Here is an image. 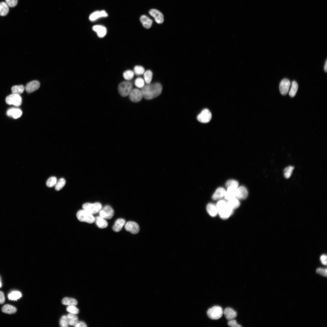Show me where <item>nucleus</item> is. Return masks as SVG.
Instances as JSON below:
<instances>
[{
  "instance_id": "obj_37",
  "label": "nucleus",
  "mask_w": 327,
  "mask_h": 327,
  "mask_svg": "<svg viewBox=\"0 0 327 327\" xmlns=\"http://www.w3.org/2000/svg\"><path fill=\"white\" fill-rule=\"evenodd\" d=\"M134 75V73L133 71L130 70H128L124 72L123 74L124 78L126 80H130L133 78Z\"/></svg>"
},
{
  "instance_id": "obj_6",
  "label": "nucleus",
  "mask_w": 327,
  "mask_h": 327,
  "mask_svg": "<svg viewBox=\"0 0 327 327\" xmlns=\"http://www.w3.org/2000/svg\"><path fill=\"white\" fill-rule=\"evenodd\" d=\"M118 90L119 93L121 96H127L132 90V84L128 81H123L119 84Z\"/></svg>"
},
{
  "instance_id": "obj_31",
  "label": "nucleus",
  "mask_w": 327,
  "mask_h": 327,
  "mask_svg": "<svg viewBox=\"0 0 327 327\" xmlns=\"http://www.w3.org/2000/svg\"><path fill=\"white\" fill-rule=\"evenodd\" d=\"M62 303L63 305H65L75 306L77 304V300L68 297H65L62 300Z\"/></svg>"
},
{
  "instance_id": "obj_43",
  "label": "nucleus",
  "mask_w": 327,
  "mask_h": 327,
  "mask_svg": "<svg viewBox=\"0 0 327 327\" xmlns=\"http://www.w3.org/2000/svg\"><path fill=\"white\" fill-rule=\"evenodd\" d=\"M66 310L70 313L75 314H78L79 312L78 309L74 305L68 306Z\"/></svg>"
},
{
  "instance_id": "obj_33",
  "label": "nucleus",
  "mask_w": 327,
  "mask_h": 327,
  "mask_svg": "<svg viewBox=\"0 0 327 327\" xmlns=\"http://www.w3.org/2000/svg\"><path fill=\"white\" fill-rule=\"evenodd\" d=\"M298 86L297 83L295 81H293L292 83L291 88L289 92V95L292 97H293L296 95L298 89Z\"/></svg>"
},
{
  "instance_id": "obj_50",
  "label": "nucleus",
  "mask_w": 327,
  "mask_h": 327,
  "mask_svg": "<svg viewBox=\"0 0 327 327\" xmlns=\"http://www.w3.org/2000/svg\"><path fill=\"white\" fill-rule=\"evenodd\" d=\"M324 70L326 72H327V61H326L325 66H324Z\"/></svg>"
},
{
  "instance_id": "obj_26",
  "label": "nucleus",
  "mask_w": 327,
  "mask_h": 327,
  "mask_svg": "<svg viewBox=\"0 0 327 327\" xmlns=\"http://www.w3.org/2000/svg\"><path fill=\"white\" fill-rule=\"evenodd\" d=\"M17 310L15 307L9 304L5 305L2 308V311L3 312L9 314H14Z\"/></svg>"
},
{
  "instance_id": "obj_34",
  "label": "nucleus",
  "mask_w": 327,
  "mask_h": 327,
  "mask_svg": "<svg viewBox=\"0 0 327 327\" xmlns=\"http://www.w3.org/2000/svg\"><path fill=\"white\" fill-rule=\"evenodd\" d=\"M21 297V293L18 291H12L8 295V298L10 300H16Z\"/></svg>"
},
{
  "instance_id": "obj_27",
  "label": "nucleus",
  "mask_w": 327,
  "mask_h": 327,
  "mask_svg": "<svg viewBox=\"0 0 327 327\" xmlns=\"http://www.w3.org/2000/svg\"><path fill=\"white\" fill-rule=\"evenodd\" d=\"M67 316L69 325L75 326L79 322L78 317L75 314L69 313Z\"/></svg>"
},
{
  "instance_id": "obj_12",
  "label": "nucleus",
  "mask_w": 327,
  "mask_h": 327,
  "mask_svg": "<svg viewBox=\"0 0 327 327\" xmlns=\"http://www.w3.org/2000/svg\"><path fill=\"white\" fill-rule=\"evenodd\" d=\"M149 14L154 19L156 22L158 24H161L164 21V17L163 14L159 10L153 9L149 11Z\"/></svg>"
},
{
  "instance_id": "obj_14",
  "label": "nucleus",
  "mask_w": 327,
  "mask_h": 327,
  "mask_svg": "<svg viewBox=\"0 0 327 327\" xmlns=\"http://www.w3.org/2000/svg\"><path fill=\"white\" fill-rule=\"evenodd\" d=\"M40 86V83L38 81L35 80L28 83L26 85L25 89L28 93L32 92L38 89Z\"/></svg>"
},
{
  "instance_id": "obj_7",
  "label": "nucleus",
  "mask_w": 327,
  "mask_h": 327,
  "mask_svg": "<svg viewBox=\"0 0 327 327\" xmlns=\"http://www.w3.org/2000/svg\"><path fill=\"white\" fill-rule=\"evenodd\" d=\"M5 101L8 104L18 107L21 104L22 98L20 95L12 93L6 97Z\"/></svg>"
},
{
  "instance_id": "obj_48",
  "label": "nucleus",
  "mask_w": 327,
  "mask_h": 327,
  "mask_svg": "<svg viewBox=\"0 0 327 327\" xmlns=\"http://www.w3.org/2000/svg\"><path fill=\"white\" fill-rule=\"evenodd\" d=\"M5 301V297L3 292L0 291V304H3Z\"/></svg>"
},
{
  "instance_id": "obj_24",
  "label": "nucleus",
  "mask_w": 327,
  "mask_h": 327,
  "mask_svg": "<svg viewBox=\"0 0 327 327\" xmlns=\"http://www.w3.org/2000/svg\"><path fill=\"white\" fill-rule=\"evenodd\" d=\"M206 210L211 216H216L218 213V210L216 205L212 203H208L206 207Z\"/></svg>"
},
{
  "instance_id": "obj_3",
  "label": "nucleus",
  "mask_w": 327,
  "mask_h": 327,
  "mask_svg": "<svg viewBox=\"0 0 327 327\" xmlns=\"http://www.w3.org/2000/svg\"><path fill=\"white\" fill-rule=\"evenodd\" d=\"M76 217L79 221L92 223L95 221V218L93 214L83 209L78 210Z\"/></svg>"
},
{
  "instance_id": "obj_11",
  "label": "nucleus",
  "mask_w": 327,
  "mask_h": 327,
  "mask_svg": "<svg viewBox=\"0 0 327 327\" xmlns=\"http://www.w3.org/2000/svg\"><path fill=\"white\" fill-rule=\"evenodd\" d=\"M124 227L126 230L130 232L133 234H136L138 233L140 230L138 225L134 221L127 222L125 224Z\"/></svg>"
},
{
  "instance_id": "obj_39",
  "label": "nucleus",
  "mask_w": 327,
  "mask_h": 327,
  "mask_svg": "<svg viewBox=\"0 0 327 327\" xmlns=\"http://www.w3.org/2000/svg\"><path fill=\"white\" fill-rule=\"evenodd\" d=\"M145 70L144 67L141 66H136L134 68V72L137 75H140L144 74Z\"/></svg>"
},
{
  "instance_id": "obj_13",
  "label": "nucleus",
  "mask_w": 327,
  "mask_h": 327,
  "mask_svg": "<svg viewBox=\"0 0 327 327\" xmlns=\"http://www.w3.org/2000/svg\"><path fill=\"white\" fill-rule=\"evenodd\" d=\"M290 82L286 78L282 79L281 81L279 86V89L281 94L285 95L287 93L290 86Z\"/></svg>"
},
{
  "instance_id": "obj_16",
  "label": "nucleus",
  "mask_w": 327,
  "mask_h": 327,
  "mask_svg": "<svg viewBox=\"0 0 327 327\" xmlns=\"http://www.w3.org/2000/svg\"><path fill=\"white\" fill-rule=\"evenodd\" d=\"M107 16L108 14L105 11H97L93 12L90 15L89 19L91 21H94L99 18L107 17Z\"/></svg>"
},
{
  "instance_id": "obj_36",
  "label": "nucleus",
  "mask_w": 327,
  "mask_h": 327,
  "mask_svg": "<svg viewBox=\"0 0 327 327\" xmlns=\"http://www.w3.org/2000/svg\"><path fill=\"white\" fill-rule=\"evenodd\" d=\"M66 183L65 180L63 178H60L58 181L57 182L55 186V189L56 190L58 191L61 189L65 185Z\"/></svg>"
},
{
  "instance_id": "obj_5",
  "label": "nucleus",
  "mask_w": 327,
  "mask_h": 327,
  "mask_svg": "<svg viewBox=\"0 0 327 327\" xmlns=\"http://www.w3.org/2000/svg\"><path fill=\"white\" fill-rule=\"evenodd\" d=\"M82 207L83 209L92 214L99 212L102 209L101 204L99 202L85 203L83 205Z\"/></svg>"
},
{
  "instance_id": "obj_30",
  "label": "nucleus",
  "mask_w": 327,
  "mask_h": 327,
  "mask_svg": "<svg viewBox=\"0 0 327 327\" xmlns=\"http://www.w3.org/2000/svg\"><path fill=\"white\" fill-rule=\"evenodd\" d=\"M25 89V87L22 85L14 86L11 88L12 93L19 95L22 93Z\"/></svg>"
},
{
  "instance_id": "obj_41",
  "label": "nucleus",
  "mask_w": 327,
  "mask_h": 327,
  "mask_svg": "<svg viewBox=\"0 0 327 327\" xmlns=\"http://www.w3.org/2000/svg\"><path fill=\"white\" fill-rule=\"evenodd\" d=\"M134 84L137 87L142 88L145 85V81L142 78H138L135 79Z\"/></svg>"
},
{
  "instance_id": "obj_49",
  "label": "nucleus",
  "mask_w": 327,
  "mask_h": 327,
  "mask_svg": "<svg viewBox=\"0 0 327 327\" xmlns=\"http://www.w3.org/2000/svg\"><path fill=\"white\" fill-rule=\"evenodd\" d=\"M75 326L76 327H87V326L84 322L82 321H80L78 322Z\"/></svg>"
},
{
  "instance_id": "obj_40",
  "label": "nucleus",
  "mask_w": 327,
  "mask_h": 327,
  "mask_svg": "<svg viewBox=\"0 0 327 327\" xmlns=\"http://www.w3.org/2000/svg\"><path fill=\"white\" fill-rule=\"evenodd\" d=\"M60 325L62 327H67L68 326L69 324L67 315H64L61 317L60 321Z\"/></svg>"
},
{
  "instance_id": "obj_25",
  "label": "nucleus",
  "mask_w": 327,
  "mask_h": 327,
  "mask_svg": "<svg viewBox=\"0 0 327 327\" xmlns=\"http://www.w3.org/2000/svg\"><path fill=\"white\" fill-rule=\"evenodd\" d=\"M95 221L97 226L100 228H106L108 226V223L106 220L100 216L95 218Z\"/></svg>"
},
{
  "instance_id": "obj_21",
  "label": "nucleus",
  "mask_w": 327,
  "mask_h": 327,
  "mask_svg": "<svg viewBox=\"0 0 327 327\" xmlns=\"http://www.w3.org/2000/svg\"><path fill=\"white\" fill-rule=\"evenodd\" d=\"M226 191L223 187H220L218 188L212 196V198L213 200H217L220 199L224 196Z\"/></svg>"
},
{
  "instance_id": "obj_10",
  "label": "nucleus",
  "mask_w": 327,
  "mask_h": 327,
  "mask_svg": "<svg viewBox=\"0 0 327 327\" xmlns=\"http://www.w3.org/2000/svg\"><path fill=\"white\" fill-rule=\"evenodd\" d=\"M129 96L130 100L134 102L140 101L143 97L141 91L137 88L132 89Z\"/></svg>"
},
{
  "instance_id": "obj_38",
  "label": "nucleus",
  "mask_w": 327,
  "mask_h": 327,
  "mask_svg": "<svg viewBox=\"0 0 327 327\" xmlns=\"http://www.w3.org/2000/svg\"><path fill=\"white\" fill-rule=\"evenodd\" d=\"M238 182L234 180H229L226 182V186L227 188L233 187L237 188L238 187Z\"/></svg>"
},
{
  "instance_id": "obj_32",
  "label": "nucleus",
  "mask_w": 327,
  "mask_h": 327,
  "mask_svg": "<svg viewBox=\"0 0 327 327\" xmlns=\"http://www.w3.org/2000/svg\"><path fill=\"white\" fill-rule=\"evenodd\" d=\"M144 80L147 84H150L152 81L153 73L150 70H147L144 73Z\"/></svg>"
},
{
  "instance_id": "obj_22",
  "label": "nucleus",
  "mask_w": 327,
  "mask_h": 327,
  "mask_svg": "<svg viewBox=\"0 0 327 327\" xmlns=\"http://www.w3.org/2000/svg\"><path fill=\"white\" fill-rule=\"evenodd\" d=\"M125 223V220L123 219H118L115 222L112 227L113 230L115 232L121 231Z\"/></svg>"
},
{
  "instance_id": "obj_42",
  "label": "nucleus",
  "mask_w": 327,
  "mask_h": 327,
  "mask_svg": "<svg viewBox=\"0 0 327 327\" xmlns=\"http://www.w3.org/2000/svg\"><path fill=\"white\" fill-rule=\"evenodd\" d=\"M57 181L56 178L55 177H52L48 180L46 182V185L48 187H52L55 185Z\"/></svg>"
},
{
  "instance_id": "obj_44",
  "label": "nucleus",
  "mask_w": 327,
  "mask_h": 327,
  "mask_svg": "<svg viewBox=\"0 0 327 327\" xmlns=\"http://www.w3.org/2000/svg\"><path fill=\"white\" fill-rule=\"evenodd\" d=\"M5 2L9 7H14L16 6L17 4V0H5Z\"/></svg>"
},
{
  "instance_id": "obj_9",
  "label": "nucleus",
  "mask_w": 327,
  "mask_h": 327,
  "mask_svg": "<svg viewBox=\"0 0 327 327\" xmlns=\"http://www.w3.org/2000/svg\"><path fill=\"white\" fill-rule=\"evenodd\" d=\"M211 118L212 114L210 111L205 109L197 116V119L201 123H207L210 121Z\"/></svg>"
},
{
  "instance_id": "obj_8",
  "label": "nucleus",
  "mask_w": 327,
  "mask_h": 327,
  "mask_svg": "<svg viewBox=\"0 0 327 327\" xmlns=\"http://www.w3.org/2000/svg\"><path fill=\"white\" fill-rule=\"evenodd\" d=\"M100 217L105 219H110L112 218L114 215V211L110 206H105L99 212Z\"/></svg>"
},
{
  "instance_id": "obj_23",
  "label": "nucleus",
  "mask_w": 327,
  "mask_h": 327,
  "mask_svg": "<svg viewBox=\"0 0 327 327\" xmlns=\"http://www.w3.org/2000/svg\"><path fill=\"white\" fill-rule=\"evenodd\" d=\"M140 21L143 26L146 28H149L151 26L153 21L145 15H142L140 17Z\"/></svg>"
},
{
  "instance_id": "obj_1",
  "label": "nucleus",
  "mask_w": 327,
  "mask_h": 327,
  "mask_svg": "<svg viewBox=\"0 0 327 327\" xmlns=\"http://www.w3.org/2000/svg\"><path fill=\"white\" fill-rule=\"evenodd\" d=\"M162 87L160 84L156 83L152 84H147L141 88V91L143 97L147 100L154 99L161 93Z\"/></svg>"
},
{
  "instance_id": "obj_19",
  "label": "nucleus",
  "mask_w": 327,
  "mask_h": 327,
  "mask_svg": "<svg viewBox=\"0 0 327 327\" xmlns=\"http://www.w3.org/2000/svg\"><path fill=\"white\" fill-rule=\"evenodd\" d=\"M223 313L226 318L229 320L233 319L237 316L236 312L230 307L225 308Z\"/></svg>"
},
{
  "instance_id": "obj_35",
  "label": "nucleus",
  "mask_w": 327,
  "mask_h": 327,
  "mask_svg": "<svg viewBox=\"0 0 327 327\" xmlns=\"http://www.w3.org/2000/svg\"><path fill=\"white\" fill-rule=\"evenodd\" d=\"M294 169V167L289 166L284 169V175L285 178L288 179L290 177Z\"/></svg>"
},
{
  "instance_id": "obj_45",
  "label": "nucleus",
  "mask_w": 327,
  "mask_h": 327,
  "mask_svg": "<svg viewBox=\"0 0 327 327\" xmlns=\"http://www.w3.org/2000/svg\"><path fill=\"white\" fill-rule=\"evenodd\" d=\"M228 325L232 327H241L242 326L238 324L236 320L233 319L229 320L228 322Z\"/></svg>"
},
{
  "instance_id": "obj_4",
  "label": "nucleus",
  "mask_w": 327,
  "mask_h": 327,
  "mask_svg": "<svg viewBox=\"0 0 327 327\" xmlns=\"http://www.w3.org/2000/svg\"><path fill=\"white\" fill-rule=\"evenodd\" d=\"M223 311L222 308L219 306H214L209 309L207 311V315L211 319H218L222 316Z\"/></svg>"
},
{
  "instance_id": "obj_47",
  "label": "nucleus",
  "mask_w": 327,
  "mask_h": 327,
  "mask_svg": "<svg viewBox=\"0 0 327 327\" xmlns=\"http://www.w3.org/2000/svg\"><path fill=\"white\" fill-rule=\"evenodd\" d=\"M322 263L325 265L327 264V256L326 255H322L320 258Z\"/></svg>"
},
{
  "instance_id": "obj_20",
  "label": "nucleus",
  "mask_w": 327,
  "mask_h": 327,
  "mask_svg": "<svg viewBox=\"0 0 327 327\" xmlns=\"http://www.w3.org/2000/svg\"><path fill=\"white\" fill-rule=\"evenodd\" d=\"M236 193L237 188L229 187L227 188L224 197L226 199L228 200L232 198H236Z\"/></svg>"
},
{
  "instance_id": "obj_29",
  "label": "nucleus",
  "mask_w": 327,
  "mask_h": 327,
  "mask_svg": "<svg viewBox=\"0 0 327 327\" xmlns=\"http://www.w3.org/2000/svg\"><path fill=\"white\" fill-rule=\"evenodd\" d=\"M9 6L5 2H0V15L5 16L9 12Z\"/></svg>"
},
{
  "instance_id": "obj_2",
  "label": "nucleus",
  "mask_w": 327,
  "mask_h": 327,
  "mask_svg": "<svg viewBox=\"0 0 327 327\" xmlns=\"http://www.w3.org/2000/svg\"><path fill=\"white\" fill-rule=\"evenodd\" d=\"M220 217L223 219L228 218L232 213L233 210L228 206L227 203L223 200H219L216 205Z\"/></svg>"
},
{
  "instance_id": "obj_15",
  "label": "nucleus",
  "mask_w": 327,
  "mask_h": 327,
  "mask_svg": "<svg viewBox=\"0 0 327 327\" xmlns=\"http://www.w3.org/2000/svg\"><path fill=\"white\" fill-rule=\"evenodd\" d=\"M92 30L96 33L97 35L99 38L104 37L107 33L106 28L102 25H95L92 27Z\"/></svg>"
},
{
  "instance_id": "obj_51",
  "label": "nucleus",
  "mask_w": 327,
  "mask_h": 327,
  "mask_svg": "<svg viewBox=\"0 0 327 327\" xmlns=\"http://www.w3.org/2000/svg\"><path fill=\"white\" fill-rule=\"evenodd\" d=\"M1 286H2V284H1V283L0 280V287Z\"/></svg>"
},
{
  "instance_id": "obj_17",
  "label": "nucleus",
  "mask_w": 327,
  "mask_h": 327,
  "mask_svg": "<svg viewBox=\"0 0 327 327\" xmlns=\"http://www.w3.org/2000/svg\"><path fill=\"white\" fill-rule=\"evenodd\" d=\"M8 116L11 117L14 119L20 117L22 114V111L19 108L13 107L8 109L7 112Z\"/></svg>"
},
{
  "instance_id": "obj_28",
  "label": "nucleus",
  "mask_w": 327,
  "mask_h": 327,
  "mask_svg": "<svg viewBox=\"0 0 327 327\" xmlns=\"http://www.w3.org/2000/svg\"><path fill=\"white\" fill-rule=\"evenodd\" d=\"M227 204L229 207L233 210L237 208L240 205V203L236 198H234L228 200Z\"/></svg>"
},
{
  "instance_id": "obj_46",
  "label": "nucleus",
  "mask_w": 327,
  "mask_h": 327,
  "mask_svg": "<svg viewBox=\"0 0 327 327\" xmlns=\"http://www.w3.org/2000/svg\"><path fill=\"white\" fill-rule=\"evenodd\" d=\"M316 272L325 277L327 276V269L319 268L316 270Z\"/></svg>"
},
{
  "instance_id": "obj_18",
  "label": "nucleus",
  "mask_w": 327,
  "mask_h": 327,
  "mask_svg": "<svg viewBox=\"0 0 327 327\" xmlns=\"http://www.w3.org/2000/svg\"><path fill=\"white\" fill-rule=\"evenodd\" d=\"M248 194L246 187L243 186H241L237 188L236 198L240 199H245L247 197Z\"/></svg>"
}]
</instances>
